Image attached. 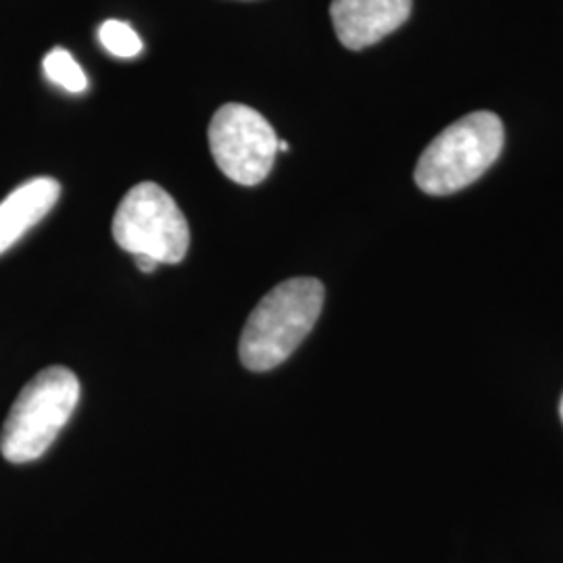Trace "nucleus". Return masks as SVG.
<instances>
[{"instance_id": "nucleus-1", "label": "nucleus", "mask_w": 563, "mask_h": 563, "mask_svg": "<svg viewBox=\"0 0 563 563\" xmlns=\"http://www.w3.org/2000/svg\"><path fill=\"white\" fill-rule=\"evenodd\" d=\"M323 299V284L316 278H292L272 288L242 328V365L251 372H267L286 362L313 330Z\"/></svg>"}, {"instance_id": "nucleus-2", "label": "nucleus", "mask_w": 563, "mask_h": 563, "mask_svg": "<svg viewBox=\"0 0 563 563\" xmlns=\"http://www.w3.org/2000/svg\"><path fill=\"white\" fill-rule=\"evenodd\" d=\"M80 401L78 376L60 365L42 369L21 388L2 432L0 453L7 462L27 463L42 457L55 443Z\"/></svg>"}, {"instance_id": "nucleus-3", "label": "nucleus", "mask_w": 563, "mask_h": 563, "mask_svg": "<svg viewBox=\"0 0 563 563\" xmlns=\"http://www.w3.org/2000/svg\"><path fill=\"white\" fill-rule=\"evenodd\" d=\"M504 144V123L495 113H470L426 146L416 167V184L432 197L460 192L499 159Z\"/></svg>"}, {"instance_id": "nucleus-4", "label": "nucleus", "mask_w": 563, "mask_h": 563, "mask_svg": "<svg viewBox=\"0 0 563 563\" xmlns=\"http://www.w3.org/2000/svg\"><path fill=\"white\" fill-rule=\"evenodd\" d=\"M113 239L134 257L180 263L188 253L190 230L180 207L159 184L141 181L121 199L113 218Z\"/></svg>"}, {"instance_id": "nucleus-5", "label": "nucleus", "mask_w": 563, "mask_h": 563, "mask_svg": "<svg viewBox=\"0 0 563 563\" xmlns=\"http://www.w3.org/2000/svg\"><path fill=\"white\" fill-rule=\"evenodd\" d=\"M278 136L260 111L230 102L209 123V148L223 176L242 186L262 184L276 162Z\"/></svg>"}, {"instance_id": "nucleus-6", "label": "nucleus", "mask_w": 563, "mask_h": 563, "mask_svg": "<svg viewBox=\"0 0 563 563\" xmlns=\"http://www.w3.org/2000/svg\"><path fill=\"white\" fill-rule=\"evenodd\" d=\"M413 0H332L330 15L342 46L362 51L409 20Z\"/></svg>"}, {"instance_id": "nucleus-7", "label": "nucleus", "mask_w": 563, "mask_h": 563, "mask_svg": "<svg viewBox=\"0 0 563 563\" xmlns=\"http://www.w3.org/2000/svg\"><path fill=\"white\" fill-rule=\"evenodd\" d=\"M59 181L34 178L18 186L0 202V255L48 216L59 201Z\"/></svg>"}, {"instance_id": "nucleus-8", "label": "nucleus", "mask_w": 563, "mask_h": 563, "mask_svg": "<svg viewBox=\"0 0 563 563\" xmlns=\"http://www.w3.org/2000/svg\"><path fill=\"white\" fill-rule=\"evenodd\" d=\"M42 69L48 80L71 95H80L88 88L86 74L65 48H53L42 60Z\"/></svg>"}, {"instance_id": "nucleus-9", "label": "nucleus", "mask_w": 563, "mask_h": 563, "mask_svg": "<svg viewBox=\"0 0 563 563\" xmlns=\"http://www.w3.org/2000/svg\"><path fill=\"white\" fill-rule=\"evenodd\" d=\"M99 38L102 46L120 59H132L142 53V41L139 34L125 21H104L99 30Z\"/></svg>"}, {"instance_id": "nucleus-10", "label": "nucleus", "mask_w": 563, "mask_h": 563, "mask_svg": "<svg viewBox=\"0 0 563 563\" xmlns=\"http://www.w3.org/2000/svg\"><path fill=\"white\" fill-rule=\"evenodd\" d=\"M134 260H136V265H139V269H141V272H144V274H151V272H155V267L159 265V263L155 262L153 257H146V255H136Z\"/></svg>"}, {"instance_id": "nucleus-11", "label": "nucleus", "mask_w": 563, "mask_h": 563, "mask_svg": "<svg viewBox=\"0 0 563 563\" xmlns=\"http://www.w3.org/2000/svg\"><path fill=\"white\" fill-rule=\"evenodd\" d=\"M560 413H562V422H563V397H562V402H560Z\"/></svg>"}]
</instances>
